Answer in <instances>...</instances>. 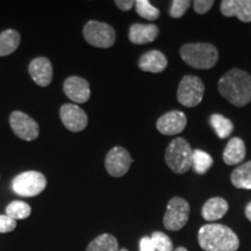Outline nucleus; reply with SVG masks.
<instances>
[{"label": "nucleus", "mask_w": 251, "mask_h": 251, "mask_svg": "<svg viewBox=\"0 0 251 251\" xmlns=\"http://www.w3.org/2000/svg\"><path fill=\"white\" fill-rule=\"evenodd\" d=\"M205 85L202 80L197 76L183 77L177 91V99L185 107H196L202 101Z\"/></svg>", "instance_id": "6e6552de"}, {"label": "nucleus", "mask_w": 251, "mask_h": 251, "mask_svg": "<svg viewBox=\"0 0 251 251\" xmlns=\"http://www.w3.org/2000/svg\"><path fill=\"white\" fill-rule=\"evenodd\" d=\"M224 162L228 165H236L242 163L246 157V144L240 137H233L229 140L224 151Z\"/></svg>", "instance_id": "a211bd4d"}, {"label": "nucleus", "mask_w": 251, "mask_h": 251, "mask_svg": "<svg viewBox=\"0 0 251 251\" xmlns=\"http://www.w3.org/2000/svg\"><path fill=\"white\" fill-rule=\"evenodd\" d=\"M228 202L222 198H211L202 207V218L207 221H216L224 218L228 212Z\"/></svg>", "instance_id": "6ab92c4d"}, {"label": "nucleus", "mask_w": 251, "mask_h": 251, "mask_svg": "<svg viewBox=\"0 0 251 251\" xmlns=\"http://www.w3.org/2000/svg\"><path fill=\"white\" fill-rule=\"evenodd\" d=\"M174 251H188V250L186 249V248H184V247H178L177 249L174 250Z\"/></svg>", "instance_id": "72a5a7b5"}, {"label": "nucleus", "mask_w": 251, "mask_h": 251, "mask_svg": "<svg viewBox=\"0 0 251 251\" xmlns=\"http://www.w3.org/2000/svg\"><path fill=\"white\" fill-rule=\"evenodd\" d=\"M220 9L225 17H236L243 23H251V0H224Z\"/></svg>", "instance_id": "2eb2a0df"}, {"label": "nucleus", "mask_w": 251, "mask_h": 251, "mask_svg": "<svg viewBox=\"0 0 251 251\" xmlns=\"http://www.w3.org/2000/svg\"><path fill=\"white\" fill-rule=\"evenodd\" d=\"M246 216H247V219L251 222V201L248 203L246 207Z\"/></svg>", "instance_id": "473e14b6"}, {"label": "nucleus", "mask_w": 251, "mask_h": 251, "mask_svg": "<svg viewBox=\"0 0 251 251\" xmlns=\"http://www.w3.org/2000/svg\"><path fill=\"white\" fill-rule=\"evenodd\" d=\"M47 187V179L41 172L26 171L18 175L12 180V188L18 196L36 197Z\"/></svg>", "instance_id": "39448f33"}, {"label": "nucleus", "mask_w": 251, "mask_h": 251, "mask_svg": "<svg viewBox=\"0 0 251 251\" xmlns=\"http://www.w3.org/2000/svg\"><path fill=\"white\" fill-rule=\"evenodd\" d=\"M21 36L17 30L7 29L0 34V56L13 54L20 45Z\"/></svg>", "instance_id": "aec40b11"}, {"label": "nucleus", "mask_w": 251, "mask_h": 251, "mask_svg": "<svg viewBox=\"0 0 251 251\" xmlns=\"http://www.w3.org/2000/svg\"><path fill=\"white\" fill-rule=\"evenodd\" d=\"M168 67V58L158 50H150L141 56L139 61V68L142 71L159 74L163 72Z\"/></svg>", "instance_id": "dca6fc26"}, {"label": "nucleus", "mask_w": 251, "mask_h": 251, "mask_svg": "<svg viewBox=\"0 0 251 251\" xmlns=\"http://www.w3.org/2000/svg\"><path fill=\"white\" fill-rule=\"evenodd\" d=\"M213 165V158L209 153H207L202 150H193V159H192V168L197 174L203 175L206 174Z\"/></svg>", "instance_id": "b1692460"}, {"label": "nucleus", "mask_w": 251, "mask_h": 251, "mask_svg": "<svg viewBox=\"0 0 251 251\" xmlns=\"http://www.w3.org/2000/svg\"><path fill=\"white\" fill-rule=\"evenodd\" d=\"M9 125L19 139L24 141H34L39 137V125L26 113L14 111L9 117Z\"/></svg>", "instance_id": "1a4fd4ad"}, {"label": "nucleus", "mask_w": 251, "mask_h": 251, "mask_svg": "<svg viewBox=\"0 0 251 251\" xmlns=\"http://www.w3.org/2000/svg\"><path fill=\"white\" fill-rule=\"evenodd\" d=\"M131 157L129 152L122 147H114L109 150L105 158V168L112 177H122L129 170Z\"/></svg>", "instance_id": "9d476101"}, {"label": "nucleus", "mask_w": 251, "mask_h": 251, "mask_svg": "<svg viewBox=\"0 0 251 251\" xmlns=\"http://www.w3.org/2000/svg\"><path fill=\"white\" fill-rule=\"evenodd\" d=\"M191 1L188 0H174L171 2L170 15L175 19H179L186 13V11L190 8Z\"/></svg>", "instance_id": "cd10ccee"}, {"label": "nucleus", "mask_w": 251, "mask_h": 251, "mask_svg": "<svg viewBox=\"0 0 251 251\" xmlns=\"http://www.w3.org/2000/svg\"><path fill=\"white\" fill-rule=\"evenodd\" d=\"M63 90L69 99L77 103L86 102L91 96L89 81L77 76L67 78L63 85Z\"/></svg>", "instance_id": "ddd939ff"}, {"label": "nucleus", "mask_w": 251, "mask_h": 251, "mask_svg": "<svg viewBox=\"0 0 251 251\" xmlns=\"http://www.w3.org/2000/svg\"><path fill=\"white\" fill-rule=\"evenodd\" d=\"M17 227V221L8 215H0V233L6 234L13 231Z\"/></svg>", "instance_id": "c85d7f7f"}, {"label": "nucleus", "mask_w": 251, "mask_h": 251, "mask_svg": "<svg viewBox=\"0 0 251 251\" xmlns=\"http://www.w3.org/2000/svg\"><path fill=\"white\" fill-rule=\"evenodd\" d=\"M211 125L213 129L220 139H227V137L233 133L234 125L229 119L225 118L221 114H213L211 117Z\"/></svg>", "instance_id": "5701e85b"}, {"label": "nucleus", "mask_w": 251, "mask_h": 251, "mask_svg": "<svg viewBox=\"0 0 251 251\" xmlns=\"http://www.w3.org/2000/svg\"><path fill=\"white\" fill-rule=\"evenodd\" d=\"M190 203L183 198L175 197L169 201L163 219V224L168 230L178 231L186 226L190 218Z\"/></svg>", "instance_id": "423d86ee"}, {"label": "nucleus", "mask_w": 251, "mask_h": 251, "mask_svg": "<svg viewBox=\"0 0 251 251\" xmlns=\"http://www.w3.org/2000/svg\"><path fill=\"white\" fill-rule=\"evenodd\" d=\"M158 27L156 25L149 24H134L129 28V40L134 45H147L152 42L158 36Z\"/></svg>", "instance_id": "f3484780"}, {"label": "nucleus", "mask_w": 251, "mask_h": 251, "mask_svg": "<svg viewBox=\"0 0 251 251\" xmlns=\"http://www.w3.org/2000/svg\"><path fill=\"white\" fill-rule=\"evenodd\" d=\"M193 150L183 137H176L165 151V162L175 174L183 175L192 168Z\"/></svg>", "instance_id": "20e7f679"}, {"label": "nucleus", "mask_w": 251, "mask_h": 251, "mask_svg": "<svg viewBox=\"0 0 251 251\" xmlns=\"http://www.w3.org/2000/svg\"><path fill=\"white\" fill-rule=\"evenodd\" d=\"M214 5V1L213 0H196L193 2L194 11L197 12L198 14H205L209 11Z\"/></svg>", "instance_id": "c756f323"}, {"label": "nucleus", "mask_w": 251, "mask_h": 251, "mask_svg": "<svg viewBox=\"0 0 251 251\" xmlns=\"http://www.w3.org/2000/svg\"><path fill=\"white\" fill-rule=\"evenodd\" d=\"M198 242L205 251H236L240 247L237 235L225 225L208 224L198 233Z\"/></svg>", "instance_id": "f03ea898"}, {"label": "nucleus", "mask_w": 251, "mask_h": 251, "mask_svg": "<svg viewBox=\"0 0 251 251\" xmlns=\"http://www.w3.org/2000/svg\"><path fill=\"white\" fill-rule=\"evenodd\" d=\"M62 124L65 128L74 133L84 130L87 126V114L83 108L74 103H65L59 111Z\"/></svg>", "instance_id": "9b49d317"}, {"label": "nucleus", "mask_w": 251, "mask_h": 251, "mask_svg": "<svg viewBox=\"0 0 251 251\" xmlns=\"http://www.w3.org/2000/svg\"><path fill=\"white\" fill-rule=\"evenodd\" d=\"M83 35L89 45L97 48H111L117 37L114 28L111 25L94 20L89 21L85 25Z\"/></svg>", "instance_id": "0eeeda50"}, {"label": "nucleus", "mask_w": 251, "mask_h": 251, "mask_svg": "<svg viewBox=\"0 0 251 251\" xmlns=\"http://www.w3.org/2000/svg\"><path fill=\"white\" fill-rule=\"evenodd\" d=\"M118 240L111 234H102L96 237L86 248V251H119Z\"/></svg>", "instance_id": "4be33fe9"}, {"label": "nucleus", "mask_w": 251, "mask_h": 251, "mask_svg": "<svg viewBox=\"0 0 251 251\" xmlns=\"http://www.w3.org/2000/svg\"><path fill=\"white\" fill-rule=\"evenodd\" d=\"M140 251H156L150 237H143L140 241Z\"/></svg>", "instance_id": "7c9ffc66"}, {"label": "nucleus", "mask_w": 251, "mask_h": 251, "mask_svg": "<svg viewBox=\"0 0 251 251\" xmlns=\"http://www.w3.org/2000/svg\"><path fill=\"white\" fill-rule=\"evenodd\" d=\"M31 208L27 202L20 201V200H15L8 203V206L6 207V215H8L9 218L13 220H24L27 219L30 215Z\"/></svg>", "instance_id": "393cba45"}, {"label": "nucleus", "mask_w": 251, "mask_h": 251, "mask_svg": "<svg viewBox=\"0 0 251 251\" xmlns=\"http://www.w3.org/2000/svg\"><path fill=\"white\" fill-rule=\"evenodd\" d=\"M187 125L186 115L180 111H171L163 114L157 120L156 127L163 135H177L185 129Z\"/></svg>", "instance_id": "f8f14e48"}, {"label": "nucleus", "mask_w": 251, "mask_h": 251, "mask_svg": "<svg viewBox=\"0 0 251 251\" xmlns=\"http://www.w3.org/2000/svg\"><path fill=\"white\" fill-rule=\"evenodd\" d=\"M219 92L236 107H243L251 101V75L240 69H231L221 77Z\"/></svg>", "instance_id": "f257e3e1"}, {"label": "nucleus", "mask_w": 251, "mask_h": 251, "mask_svg": "<svg viewBox=\"0 0 251 251\" xmlns=\"http://www.w3.org/2000/svg\"><path fill=\"white\" fill-rule=\"evenodd\" d=\"M150 238L156 251H174V243L171 238L162 231H155Z\"/></svg>", "instance_id": "bb28decb"}, {"label": "nucleus", "mask_w": 251, "mask_h": 251, "mask_svg": "<svg viewBox=\"0 0 251 251\" xmlns=\"http://www.w3.org/2000/svg\"><path fill=\"white\" fill-rule=\"evenodd\" d=\"M135 9H136V13L141 18L149 21H155L161 15L159 9L152 6L151 2L148 1V0H137V1H135Z\"/></svg>", "instance_id": "a878e982"}, {"label": "nucleus", "mask_w": 251, "mask_h": 251, "mask_svg": "<svg viewBox=\"0 0 251 251\" xmlns=\"http://www.w3.org/2000/svg\"><path fill=\"white\" fill-rule=\"evenodd\" d=\"M119 251H128V250L125 249V248H121V249H119Z\"/></svg>", "instance_id": "f704fd0d"}, {"label": "nucleus", "mask_w": 251, "mask_h": 251, "mask_svg": "<svg viewBox=\"0 0 251 251\" xmlns=\"http://www.w3.org/2000/svg\"><path fill=\"white\" fill-rule=\"evenodd\" d=\"M28 71L39 86H48L52 80V65L48 58L37 57L30 62Z\"/></svg>", "instance_id": "4468645a"}, {"label": "nucleus", "mask_w": 251, "mask_h": 251, "mask_svg": "<svg viewBox=\"0 0 251 251\" xmlns=\"http://www.w3.org/2000/svg\"><path fill=\"white\" fill-rule=\"evenodd\" d=\"M231 184L237 188L251 190V161L243 163L231 172Z\"/></svg>", "instance_id": "412c9836"}, {"label": "nucleus", "mask_w": 251, "mask_h": 251, "mask_svg": "<svg viewBox=\"0 0 251 251\" xmlns=\"http://www.w3.org/2000/svg\"><path fill=\"white\" fill-rule=\"evenodd\" d=\"M115 5L121 11H129L133 6H135V1H133V0H117Z\"/></svg>", "instance_id": "2f4dec72"}, {"label": "nucleus", "mask_w": 251, "mask_h": 251, "mask_svg": "<svg viewBox=\"0 0 251 251\" xmlns=\"http://www.w3.org/2000/svg\"><path fill=\"white\" fill-rule=\"evenodd\" d=\"M180 56L190 67L208 70L218 62L219 52L211 43H187L180 48Z\"/></svg>", "instance_id": "7ed1b4c3"}]
</instances>
